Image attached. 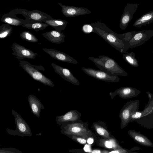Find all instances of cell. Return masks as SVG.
Returning a JSON list of instances; mask_svg holds the SVG:
<instances>
[{
  "label": "cell",
  "instance_id": "27",
  "mask_svg": "<svg viewBox=\"0 0 153 153\" xmlns=\"http://www.w3.org/2000/svg\"><path fill=\"white\" fill-rule=\"evenodd\" d=\"M123 59L131 66L134 67H138L139 63L135 57V53L133 52H127L122 54Z\"/></svg>",
  "mask_w": 153,
  "mask_h": 153
},
{
  "label": "cell",
  "instance_id": "19",
  "mask_svg": "<svg viewBox=\"0 0 153 153\" xmlns=\"http://www.w3.org/2000/svg\"><path fill=\"white\" fill-rule=\"evenodd\" d=\"M28 101L33 114L37 117L39 118L41 110L44 109V105L39 99L32 94L28 96Z\"/></svg>",
  "mask_w": 153,
  "mask_h": 153
},
{
  "label": "cell",
  "instance_id": "33",
  "mask_svg": "<svg viewBox=\"0 0 153 153\" xmlns=\"http://www.w3.org/2000/svg\"><path fill=\"white\" fill-rule=\"evenodd\" d=\"M82 31L86 34H88L92 32H93V28L90 24L84 25L82 27Z\"/></svg>",
  "mask_w": 153,
  "mask_h": 153
},
{
  "label": "cell",
  "instance_id": "22",
  "mask_svg": "<svg viewBox=\"0 0 153 153\" xmlns=\"http://www.w3.org/2000/svg\"><path fill=\"white\" fill-rule=\"evenodd\" d=\"M153 23V10L144 14L134 23L133 26L141 28Z\"/></svg>",
  "mask_w": 153,
  "mask_h": 153
},
{
  "label": "cell",
  "instance_id": "8",
  "mask_svg": "<svg viewBox=\"0 0 153 153\" xmlns=\"http://www.w3.org/2000/svg\"><path fill=\"white\" fill-rule=\"evenodd\" d=\"M82 69L85 74L96 79L105 82H118L120 79L118 76H112L101 70L90 68L82 67Z\"/></svg>",
  "mask_w": 153,
  "mask_h": 153
},
{
  "label": "cell",
  "instance_id": "34",
  "mask_svg": "<svg viewBox=\"0 0 153 153\" xmlns=\"http://www.w3.org/2000/svg\"><path fill=\"white\" fill-rule=\"evenodd\" d=\"M72 138L74 140L76 141L81 144H85L86 143V140L82 137L75 135H72Z\"/></svg>",
  "mask_w": 153,
  "mask_h": 153
},
{
  "label": "cell",
  "instance_id": "15",
  "mask_svg": "<svg viewBox=\"0 0 153 153\" xmlns=\"http://www.w3.org/2000/svg\"><path fill=\"white\" fill-rule=\"evenodd\" d=\"M141 91L137 89L131 87H122L117 89L113 92H110V95L112 99L118 95L123 99L131 98L137 96Z\"/></svg>",
  "mask_w": 153,
  "mask_h": 153
},
{
  "label": "cell",
  "instance_id": "3",
  "mask_svg": "<svg viewBox=\"0 0 153 153\" xmlns=\"http://www.w3.org/2000/svg\"><path fill=\"white\" fill-rule=\"evenodd\" d=\"M19 64L22 68L33 79L50 87L54 86L53 81L40 71L39 70L45 71L43 66L33 65L25 60L19 61Z\"/></svg>",
  "mask_w": 153,
  "mask_h": 153
},
{
  "label": "cell",
  "instance_id": "30",
  "mask_svg": "<svg viewBox=\"0 0 153 153\" xmlns=\"http://www.w3.org/2000/svg\"><path fill=\"white\" fill-rule=\"evenodd\" d=\"M94 126L97 133L104 138H109L110 137L108 132L101 126L94 124Z\"/></svg>",
  "mask_w": 153,
  "mask_h": 153
},
{
  "label": "cell",
  "instance_id": "28",
  "mask_svg": "<svg viewBox=\"0 0 153 153\" xmlns=\"http://www.w3.org/2000/svg\"><path fill=\"white\" fill-rule=\"evenodd\" d=\"M13 30L10 25L6 23L0 26V38L3 39L10 36Z\"/></svg>",
  "mask_w": 153,
  "mask_h": 153
},
{
  "label": "cell",
  "instance_id": "11",
  "mask_svg": "<svg viewBox=\"0 0 153 153\" xmlns=\"http://www.w3.org/2000/svg\"><path fill=\"white\" fill-rule=\"evenodd\" d=\"M11 48L13 51L12 54L19 61L25 58L34 59L38 55L37 53L16 43H13Z\"/></svg>",
  "mask_w": 153,
  "mask_h": 153
},
{
  "label": "cell",
  "instance_id": "23",
  "mask_svg": "<svg viewBox=\"0 0 153 153\" xmlns=\"http://www.w3.org/2000/svg\"><path fill=\"white\" fill-rule=\"evenodd\" d=\"M43 22L45 23L55 30L62 32L67 25L68 22L61 19H54L53 18L45 19Z\"/></svg>",
  "mask_w": 153,
  "mask_h": 153
},
{
  "label": "cell",
  "instance_id": "13",
  "mask_svg": "<svg viewBox=\"0 0 153 153\" xmlns=\"http://www.w3.org/2000/svg\"><path fill=\"white\" fill-rule=\"evenodd\" d=\"M51 65L56 73L65 80L75 85H79L78 80L69 70L53 63H51Z\"/></svg>",
  "mask_w": 153,
  "mask_h": 153
},
{
  "label": "cell",
  "instance_id": "4",
  "mask_svg": "<svg viewBox=\"0 0 153 153\" xmlns=\"http://www.w3.org/2000/svg\"><path fill=\"white\" fill-rule=\"evenodd\" d=\"M12 113L14 116L16 128L15 130L6 128L7 132L13 136L22 137L31 136V129L26 122L18 112L13 109Z\"/></svg>",
  "mask_w": 153,
  "mask_h": 153
},
{
  "label": "cell",
  "instance_id": "39",
  "mask_svg": "<svg viewBox=\"0 0 153 153\" xmlns=\"http://www.w3.org/2000/svg\"></svg>",
  "mask_w": 153,
  "mask_h": 153
},
{
  "label": "cell",
  "instance_id": "21",
  "mask_svg": "<svg viewBox=\"0 0 153 153\" xmlns=\"http://www.w3.org/2000/svg\"><path fill=\"white\" fill-rule=\"evenodd\" d=\"M1 19L5 23L15 26H22L27 23L25 19L18 18L16 15L9 13L3 14Z\"/></svg>",
  "mask_w": 153,
  "mask_h": 153
},
{
  "label": "cell",
  "instance_id": "6",
  "mask_svg": "<svg viewBox=\"0 0 153 153\" xmlns=\"http://www.w3.org/2000/svg\"><path fill=\"white\" fill-rule=\"evenodd\" d=\"M139 105L138 100H131L127 102L122 108L119 114L121 129L125 128L131 122V116L135 112L138 110Z\"/></svg>",
  "mask_w": 153,
  "mask_h": 153
},
{
  "label": "cell",
  "instance_id": "31",
  "mask_svg": "<svg viewBox=\"0 0 153 153\" xmlns=\"http://www.w3.org/2000/svg\"><path fill=\"white\" fill-rule=\"evenodd\" d=\"M141 149V148L138 146H134L130 150H128L122 148L114 149V150L109 152L108 153H136V152H132L134 151L139 150Z\"/></svg>",
  "mask_w": 153,
  "mask_h": 153
},
{
  "label": "cell",
  "instance_id": "2",
  "mask_svg": "<svg viewBox=\"0 0 153 153\" xmlns=\"http://www.w3.org/2000/svg\"><path fill=\"white\" fill-rule=\"evenodd\" d=\"M88 59L100 70L110 75L127 76V73L113 59L105 55H100L98 58L90 57Z\"/></svg>",
  "mask_w": 153,
  "mask_h": 153
},
{
  "label": "cell",
  "instance_id": "7",
  "mask_svg": "<svg viewBox=\"0 0 153 153\" xmlns=\"http://www.w3.org/2000/svg\"><path fill=\"white\" fill-rule=\"evenodd\" d=\"M62 133L67 135H75L85 138L87 137L89 131L84 124L79 123H72L60 126Z\"/></svg>",
  "mask_w": 153,
  "mask_h": 153
},
{
  "label": "cell",
  "instance_id": "24",
  "mask_svg": "<svg viewBox=\"0 0 153 153\" xmlns=\"http://www.w3.org/2000/svg\"><path fill=\"white\" fill-rule=\"evenodd\" d=\"M138 125L148 129L153 128V113L143 116L134 120Z\"/></svg>",
  "mask_w": 153,
  "mask_h": 153
},
{
  "label": "cell",
  "instance_id": "1",
  "mask_svg": "<svg viewBox=\"0 0 153 153\" xmlns=\"http://www.w3.org/2000/svg\"><path fill=\"white\" fill-rule=\"evenodd\" d=\"M91 24L93 28L94 33L101 36L121 53L128 52L130 45L128 42L125 40L123 33L118 34L115 33L105 24L100 21Z\"/></svg>",
  "mask_w": 153,
  "mask_h": 153
},
{
  "label": "cell",
  "instance_id": "37",
  "mask_svg": "<svg viewBox=\"0 0 153 153\" xmlns=\"http://www.w3.org/2000/svg\"><path fill=\"white\" fill-rule=\"evenodd\" d=\"M85 147L87 148V149H84L85 150L86 152H88L89 151V150L88 149V148H89L88 145H85Z\"/></svg>",
  "mask_w": 153,
  "mask_h": 153
},
{
  "label": "cell",
  "instance_id": "10",
  "mask_svg": "<svg viewBox=\"0 0 153 153\" xmlns=\"http://www.w3.org/2000/svg\"><path fill=\"white\" fill-rule=\"evenodd\" d=\"M139 4L128 3L125 6L120 21L119 26L122 30H125L132 19L136 12Z\"/></svg>",
  "mask_w": 153,
  "mask_h": 153
},
{
  "label": "cell",
  "instance_id": "20",
  "mask_svg": "<svg viewBox=\"0 0 153 153\" xmlns=\"http://www.w3.org/2000/svg\"><path fill=\"white\" fill-rule=\"evenodd\" d=\"M79 117V115L77 112L71 110L64 115L56 116V121L57 124L60 126L65 123L76 121Z\"/></svg>",
  "mask_w": 153,
  "mask_h": 153
},
{
  "label": "cell",
  "instance_id": "12",
  "mask_svg": "<svg viewBox=\"0 0 153 153\" xmlns=\"http://www.w3.org/2000/svg\"><path fill=\"white\" fill-rule=\"evenodd\" d=\"M58 4L61 7V11L63 15L67 17H74L88 14L91 13L89 10L86 8L65 5L60 3H58Z\"/></svg>",
  "mask_w": 153,
  "mask_h": 153
},
{
  "label": "cell",
  "instance_id": "26",
  "mask_svg": "<svg viewBox=\"0 0 153 153\" xmlns=\"http://www.w3.org/2000/svg\"><path fill=\"white\" fill-rule=\"evenodd\" d=\"M22 26L37 32L45 29L48 26H49V25L42 22H34L27 23L22 25Z\"/></svg>",
  "mask_w": 153,
  "mask_h": 153
},
{
  "label": "cell",
  "instance_id": "14",
  "mask_svg": "<svg viewBox=\"0 0 153 153\" xmlns=\"http://www.w3.org/2000/svg\"><path fill=\"white\" fill-rule=\"evenodd\" d=\"M42 50L52 58L59 61L74 64L78 63L75 59L63 52L51 48H43Z\"/></svg>",
  "mask_w": 153,
  "mask_h": 153
},
{
  "label": "cell",
  "instance_id": "16",
  "mask_svg": "<svg viewBox=\"0 0 153 153\" xmlns=\"http://www.w3.org/2000/svg\"><path fill=\"white\" fill-rule=\"evenodd\" d=\"M146 93L149 98L148 102L145 106L144 109L142 111L139 110L135 112L131 116V122L142 117L152 113L153 111V95L149 91Z\"/></svg>",
  "mask_w": 153,
  "mask_h": 153
},
{
  "label": "cell",
  "instance_id": "9",
  "mask_svg": "<svg viewBox=\"0 0 153 153\" xmlns=\"http://www.w3.org/2000/svg\"><path fill=\"white\" fill-rule=\"evenodd\" d=\"M153 36V29L134 31L131 39L129 41V48L141 45Z\"/></svg>",
  "mask_w": 153,
  "mask_h": 153
},
{
  "label": "cell",
  "instance_id": "35",
  "mask_svg": "<svg viewBox=\"0 0 153 153\" xmlns=\"http://www.w3.org/2000/svg\"><path fill=\"white\" fill-rule=\"evenodd\" d=\"M91 152L93 153H108V152L105 151H101L98 149H94Z\"/></svg>",
  "mask_w": 153,
  "mask_h": 153
},
{
  "label": "cell",
  "instance_id": "25",
  "mask_svg": "<svg viewBox=\"0 0 153 153\" xmlns=\"http://www.w3.org/2000/svg\"><path fill=\"white\" fill-rule=\"evenodd\" d=\"M104 139L100 141V143L102 146L114 150L122 148L115 139L111 137Z\"/></svg>",
  "mask_w": 153,
  "mask_h": 153
},
{
  "label": "cell",
  "instance_id": "36",
  "mask_svg": "<svg viewBox=\"0 0 153 153\" xmlns=\"http://www.w3.org/2000/svg\"><path fill=\"white\" fill-rule=\"evenodd\" d=\"M87 142L89 144H92L94 142V140L92 138H89L87 139Z\"/></svg>",
  "mask_w": 153,
  "mask_h": 153
},
{
  "label": "cell",
  "instance_id": "17",
  "mask_svg": "<svg viewBox=\"0 0 153 153\" xmlns=\"http://www.w3.org/2000/svg\"><path fill=\"white\" fill-rule=\"evenodd\" d=\"M129 136L138 144L144 146L153 147V143L146 136L136 131L130 130L128 131Z\"/></svg>",
  "mask_w": 153,
  "mask_h": 153
},
{
  "label": "cell",
  "instance_id": "5",
  "mask_svg": "<svg viewBox=\"0 0 153 153\" xmlns=\"http://www.w3.org/2000/svg\"><path fill=\"white\" fill-rule=\"evenodd\" d=\"M9 13L14 15L17 14H22L25 18L27 23L43 22L45 19L53 18L49 15L37 10L30 11L25 9H17L11 10Z\"/></svg>",
  "mask_w": 153,
  "mask_h": 153
},
{
  "label": "cell",
  "instance_id": "32",
  "mask_svg": "<svg viewBox=\"0 0 153 153\" xmlns=\"http://www.w3.org/2000/svg\"><path fill=\"white\" fill-rule=\"evenodd\" d=\"M1 153H21L22 152L15 148H4L0 149Z\"/></svg>",
  "mask_w": 153,
  "mask_h": 153
},
{
  "label": "cell",
  "instance_id": "29",
  "mask_svg": "<svg viewBox=\"0 0 153 153\" xmlns=\"http://www.w3.org/2000/svg\"><path fill=\"white\" fill-rule=\"evenodd\" d=\"M19 36L22 39L28 42L36 43L39 41L38 39L35 35L27 31L22 32Z\"/></svg>",
  "mask_w": 153,
  "mask_h": 153
},
{
  "label": "cell",
  "instance_id": "18",
  "mask_svg": "<svg viewBox=\"0 0 153 153\" xmlns=\"http://www.w3.org/2000/svg\"><path fill=\"white\" fill-rule=\"evenodd\" d=\"M42 35L44 37L52 43L59 44L64 42L65 41V36L64 33L55 30L44 33Z\"/></svg>",
  "mask_w": 153,
  "mask_h": 153
},
{
  "label": "cell",
  "instance_id": "38",
  "mask_svg": "<svg viewBox=\"0 0 153 153\" xmlns=\"http://www.w3.org/2000/svg\"><path fill=\"white\" fill-rule=\"evenodd\" d=\"M152 113H153V112H152Z\"/></svg>",
  "mask_w": 153,
  "mask_h": 153
}]
</instances>
